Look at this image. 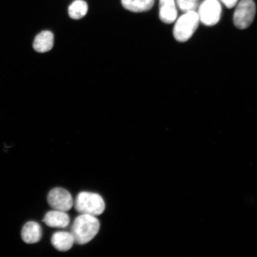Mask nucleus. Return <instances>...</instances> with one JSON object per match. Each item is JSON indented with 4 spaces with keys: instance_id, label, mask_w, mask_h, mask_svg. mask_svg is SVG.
I'll use <instances>...</instances> for the list:
<instances>
[{
    "instance_id": "obj_1",
    "label": "nucleus",
    "mask_w": 257,
    "mask_h": 257,
    "mask_svg": "<svg viewBox=\"0 0 257 257\" xmlns=\"http://www.w3.org/2000/svg\"><path fill=\"white\" fill-rule=\"evenodd\" d=\"M100 229V223L96 216L80 214L74 220L71 233L75 242L85 245L94 238Z\"/></svg>"
},
{
    "instance_id": "obj_2",
    "label": "nucleus",
    "mask_w": 257,
    "mask_h": 257,
    "mask_svg": "<svg viewBox=\"0 0 257 257\" xmlns=\"http://www.w3.org/2000/svg\"><path fill=\"white\" fill-rule=\"evenodd\" d=\"M76 210L80 214L97 216L105 210L103 198L96 193L81 192L77 196L75 202Z\"/></svg>"
},
{
    "instance_id": "obj_3",
    "label": "nucleus",
    "mask_w": 257,
    "mask_h": 257,
    "mask_svg": "<svg viewBox=\"0 0 257 257\" xmlns=\"http://www.w3.org/2000/svg\"><path fill=\"white\" fill-rule=\"evenodd\" d=\"M200 19L195 11L185 13L177 20L173 28V35L176 40L184 43L187 41L197 31Z\"/></svg>"
},
{
    "instance_id": "obj_4",
    "label": "nucleus",
    "mask_w": 257,
    "mask_h": 257,
    "mask_svg": "<svg viewBox=\"0 0 257 257\" xmlns=\"http://www.w3.org/2000/svg\"><path fill=\"white\" fill-rule=\"evenodd\" d=\"M255 12V4L253 0H241L234 13V25L240 30L248 28L254 19Z\"/></svg>"
},
{
    "instance_id": "obj_5",
    "label": "nucleus",
    "mask_w": 257,
    "mask_h": 257,
    "mask_svg": "<svg viewBox=\"0 0 257 257\" xmlns=\"http://www.w3.org/2000/svg\"><path fill=\"white\" fill-rule=\"evenodd\" d=\"M202 24L211 27L219 22L221 6L218 0H204L199 7L197 13Z\"/></svg>"
},
{
    "instance_id": "obj_6",
    "label": "nucleus",
    "mask_w": 257,
    "mask_h": 257,
    "mask_svg": "<svg viewBox=\"0 0 257 257\" xmlns=\"http://www.w3.org/2000/svg\"><path fill=\"white\" fill-rule=\"evenodd\" d=\"M47 201L53 210L64 212L69 211L74 204L71 194L62 188L51 189L48 195Z\"/></svg>"
},
{
    "instance_id": "obj_7",
    "label": "nucleus",
    "mask_w": 257,
    "mask_h": 257,
    "mask_svg": "<svg viewBox=\"0 0 257 257\" xmlns=\"http://www.w3.org/2000/svg\"><path fill=\"white\" fill-rule=\"evenodd\" d=\"M21 236L25 243H37L43 236V230L40 224L35 221H29L22 228Z\"/></svg>"
},
{
    "instance_id": "obj_8",
    "label": "nucleus",
    "mask_w": 257,
    "mask_h": 257,
    "mask_svg": "<svg viewBox=\"0 0 257 257\" xmlns=\"http://www.w3.org/2000/svg\"><path fill=\"white\" fill-rule=\"evenodd\" d=\"M159 18L163 23L171 24L178 16L175 0H160Z\"/></svg>"
},
{
    "instance_id": "obj_9",
    "label": "nucleus",
    "mask_w": 257,
    "mask_h": 257,
    "mask_svg": "<svg viewBox=\"0 0 257 257\" xmlns=\"http://www.w3.org/2000/svg\"><path fill=\"white\" fill-rule=\"evenodd\" d=\"M43 221L51 227L65 228L68 226L70 220L66 212L54 210L48 212Z\"/></svg>"
},
{
    "instance_id": "obj_10",
    "label": "nucleus",
    "mask_w": 257,
    "mask_h": 257,
    "mask_svg": "<svg viewBox=\"0 0 257 257\" xmlns=\"http://www.w3.org/2000/svg\"><path fill=\"white\" fill-rule=\"evenodd\" d=\"M52 245L59 251L65 252L72 248L75 239L70 232H57L51 237Z\"/></svg>"
},
{
    "instance_id": "obj_11",
    "label": "nucleus",
    "mask_w": 257,
    "mask_h": 257,
    "mask_svg": "<svg viewBox=\"0 0 257 257\" xmlns=\"http://www.w3.org/2000/svg\"><path fill=\"white\" fill-rule=\"evenodd\" d=\"M54 46V35L51 31H44L35 37L33 47L38 53L48 52Z\"/></svg>"
},
{
    "instance_id": "obj_12",
    "label": "nucleus",
    "mask_w": 257,
    "mask_h": 257,
    "mask_svg": "<svg viewBox=\"0 0 257 257\" xmlns=\"http://www.w3.org/2000/svg\"><path fill=\"white\" fill-rule=\"evenodd\" d=\"M154 2L155 0H121V5L127 11L140 13L152 9Z\"/></svg>"
},
{
    "instance_id": "obj_13",
    "label": "nucleus",
    "mask_w": 257,
    "mask_h": 257,
    "mask_svg": "<svg viewBox=\"0 0 257 257\" xmlns=\"http://www.w3.org/2000/svg\"><path fill=\"white\" fill-rule=\"evenodd\" d=\"M88 6L83 0H76L69 6L68 12L70 18L73 19H80L87 14Z\"/></svg>"
},
{
    "instance_id": "obj_14",
    "label": "nucleus",
    "mask_w": 257,
    "mask_h": 257,
    "mask_svg": "<svg viewBox=\"0 0 257 257\" xmlns=\"http://www.w3.org/2000/svg\"><path fill=\"white\" fill-rule=\"evenodd\" d=\"M177 4L185 13L195 11L198 7V0H177Z\"/></svg>"
},
{
    "instance_id": "obj_15",
    "label": "nucleus",
    "mask_w": 257,
    "mask_h": 257,
    "mask_svg": "<svg viewBox=\"0 0 257 257\" xmlns=\"http://www.w3.org/2000/svg\"><path fill=\"white\" fill-rule=\"evenodd\" d=\"M227 8L232 9L237 5L238 0H220Z\"/></svg>"
}]
</instances>
